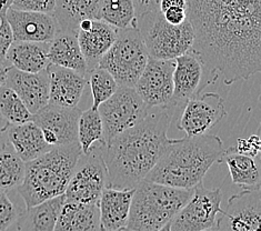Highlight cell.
I'll list each match as a JSON object with an SVG mask.
<instances>
[{
    "label": "cell",
    "mask_w": 261,
    "mask_h": 231,
    "mask_svg": "<svg viewBox=\"0 0 261 231\" xmlns=\"http://www.w3.org/2000/svg\"><path fill=\"white\" fill-rule=\"evenodd\" d=\"M0 115L10 124H20L33 120V114L26 105L7 86L0 88Z\"/></svg>",
    "instance_id": "4dcf8cb0"
},
{
    "label": "cell",
    "mask_w": 261,
    "mask_h": 231,
    "mask_svg": "<svg viewBox=\"0 0 261 231\" xmlns=\"http://www.w3.org/2000/svg\"><path fill=\"white\" fill-rule=\"evenodd\" d=\"M87 80L90 85L92 95L91 108L95 110H97L102 102L108 100L119 88L115 78L100 67L94 68L87 73Z\"/></svg>",
    "instance_id": "1f68e13d"
},
{
    "label": "cell",
    "mask_w": 261,
    "mask_h": 231,
    "mask_svg": "<svg viewBox=\"0 0 261 231\" xmlns=\"http://www.w3.org/2000/svg\"><path fill=\"white\" fill-rule=\"evenodd\" d=\"M120 231H134V230H130V229H128V228H125V229H122V230H120Z\"/></svg>",
    "instance_id": "f6af8a7d"
},
{
    "label": "cell",
    "mask_w": 261,
    "mask_h": 231,
    "mask_svg": "<svg viewBox=\"0 0 261 231\" xmlns=\"http://www.w3.org/2000/svg\"><path fill=\"white\" fill-rule=\"evenodd\" d=\"M222 193L219 188H207L199 183L192 196L170 221V231H201L216 227L221 211Z\"/></svg>",
    "instance_id": "30bf717a"
},
{
    "label": "cell",
    "mask_w": 261,
    "mask_h": 231,
    "mask_svg": "<svg viewBox=\"0 0 261 231\" xmlns=\"http://www.w3.org/2000/svg\"><path fill=\"white\" fill-rule=\"evenodd\" d=\"M157 231H170V222L165 224V226H164L163 228H160V229L157 230Z\"/></svg>",
    "instance_id": "7bdbcfd3"
},
{
    "label": "cell",
    "mask_w": 261,
    "mask_h": 231,
    "mask_svg": "<svg viewBox=\"0 0 261 231\" xmlns=\"http://www.w3.org/2000/svg\"><path fill=\"white\" fill-rule=\"evenodd\" d=\"M231 149L237 153L256 158L261 149L260 137L258 134H253L248 138H239L236 146L231 147Z\"/></svg>",
    "instance_id": "e575fe53"
},
{
    "label": "cell",
    "mask_w": 261,
    "mask_h": 231,
    "mask_svg": "<svg viewBox=\"0 0 261 231\" xmlns=\"http://www.w3.org/2000/svg\"><path fill=\"white\" fill-rule=\"evenodd\" d=\"M137 28L152 59H176L194 46L195 34L190 21L187 19L181 24H171L159 10L137 18Z\"/></svg>",
    "instance_id": "8992f818"
},
{
    "label": "cell",
    "mask_w": 261,
    "mask_h": 231,
    "mask_svg": "<svg viewBox=\"0 0 261 231\" xmlns=\"http://www.w3.org/2000/svg\"><path fill=\"white\" fill-rule=\"evenodd\" d=\"M135 189H115L107 187L99 199L100 231H120L127 228L130 204Z\"/></svg>",
    "instance_id": "ffe728a7"
},
{
    "label": "cell",
    "mask_w": 261,
    "mask_h": 231,
    "mask_svg": "<svg viewBox=\"0 0 261 231\" xmlns=\"http://www.w3.org/2000/svg\"><path fill=\"white\" fill-rule=\"evenodd\" d=\"M0 22H2V19H0Z\"/></svg>",
    "instance_id": "bcb514c9"
},
{
    "label": "cell",
    "mask_w": 261,
    "mask_h": 231,
    "mask_svg": "<svg viewBox=\"0 0 261 231\" xmlns=\"http://www.w3.org/2000/svg\"><path fill=\"white\" fill-rule=\"evenodd\" d=\"M8 122L6 121L4 118L0 115V149H3L4 147L7 146V134H6V131H7V127H8Z\"/></svg>",
    "instance_id": "ab89813d"
},
{
    "label": "cell",
    "mask_w": 261,
    "mask_h": 231,
    "mask_svg": "<svg viewBox=\"0 0 261 231\" xmlns=\"http://www.w3.org/2000/svg\"><path fill=\"white\" fill-rule=\"evenodd\" d=\"M218 162L227 165L232 184L240 186L242 189L260 188V169L254 158L237 153L229 148L223 151Z\"/></svg>",
    "instance_id": "4316f807"
},
{
    "label": "cell",
    "mask_w": 261,
    "mask_h": 231,
    "mask_svg": "<svg viewBox=\"0 0 261 231\" xmlns=\"http://www.w3.org/2000/svg\"><path fill=\"white\" fill-rule=\"evenodd\" d=\"M192 50L230 86L261 70V0H187Z\"/></svg>",
    "instance_id": "6da1fadb"
},
{
    "label": "cell",
    "mask_w": 261,
    "mask_h": 231,
    "mask_svg": "<svg viewBox=\"0 0 261 231\" xmlns=\"http://www.w3.org/2000/svg\"><path fill=\"white\" fill-rule=\"evenodd\" d=\"M223 151L222 140L215 135L172 139L145 179L175 188L194 189Z\"/></svg>",
    "instance_id": "3957f363"
},
{
    "label": "cell",
    "mask_w": 261,
    "mask_h": 231,
    "mask_svg": "<svg viewBox=\"0 0 261 231\" xmlns=\"http://www.w3.org/2000/svg\"><path fill=\"white\" fill-rule=\"evenodd\" d=\"M14 0H0V19L6 17V12L11 7Z\"/></svg>",
    "instance_id": "60d3db41"
},
{
    "label": "cell",
    "mask_w": 261,
    "mask_h": 231,
    "mask_svg": "<svg viewBox=\"0 0 261 231\" xmlns=\"http://www.w3.org/2000/svg\"><path fill=\"white\" fill-rule=\"evenodd\" d=\"M15 203L10 200L7 192L0 189V231H7L19 217Z\"/></svg>",
    "instance_id": "d6a6232c"
},
{
    "label": "cell",
    "mask_w": 261,
    "mask_h": 231,
    "mask_svg": "<svg viewBox=\"0 0 261 231\" xmlns=\"http://www.w3.org/2000/svg\"><path fill=\"white\" fill-rule=\"evenodd\" d=\"M103 127V145L142 120L149 108L133 87H119L98 107Z\"/></svg>",
    "instance_id": "9c48e42d"
},
{
    "label": "cell",
    "mask_w": 261,
    "mask_h": 231,
    "mask_svg": "<svg viewBox=\"0 0 261 231\" xmlns=\"http://www.w3.org/2000/svg\"><path fill=\"white\" fill-rule=\"evenodd\" d=\"M56 7L55 0H14L11 8L22 11L42 12L54 15Z\"/></svg>",
    "instance_id": "836d02e7"
},
{
    "label": "cell",
    "mask_w": 261,
    "mask_h": 231,
    "mask_svg": "<svg viewBox=\"0 0 261 231\" xmlns=\"http://www.w3.org/2000/svg\"><path fill=\"white\" fill-rule=\"evenodd\" d=\"M5 86L17 93L33 115L49 102V73L47 69L33 73L10 67Z\"/></svg>",
    "instance_id": "ac0fdd59"
},
{
    "label": "cell",
    "mask_w": 261,
    "mask_h": 231,
    "mask_svg": "<svg viewBox=\"0 0 261 231\" xmlns=\"http://www.w3.org/2000/svg\"><path fill=\"white\" fill-rule=\"evenodd\" d=\"M6 134L14 151L24 162L38 158L54 148L46 142L41 129L33 120L20 124L9 123Z\"/></svg>",
    "instance_id": "44dd1931"
},
{
    "label": "cell",
    "mask_w": 261,
    "mask_h": 231,
    "mask_svg": "<svg viewBox=\"0 0 261 231\" xmlns=\"http://www.w3.org/2000/svg\"><path fill=\"white\" fill-rule=\"evenodd\" d=\"M54 16L61 30L77 33L80 22L97 19L101 0H55Z\"/></svg>",
    "instance_id": "484cf974"
},
{
    "label": "cell",
    "mask_w": 261,
    "mask_h": 231,
    "mask_svg": "<svg viewBox=\"0 0 261 231\" xmlns=\"http://www.w3.org/2000/svg\"><path fill=\"white\" fill-rule=\"evenodd\" d=\"M14 41L9 23L3 18L0 22V66L9 67L7 64V53L10 45Z\"/></svg>",
    "instance_id": "d590c367"
},
{
    "label": "cell",
    "mask_w": 261,
    "mask_h": 231,
    "mask_svg": "<svg viewBox=\"0 0 261 231\" xmlns=\"http://www.w3.org/2000/svg\"><path fill=\"white\" fill-rule=\"evenodd\" d=\"M201 231H217L216 228H213V229H206V230H201Z\"/></svg>",
    "instance_id": "ee69618b"
},
{
    "label": "cell",
    "mask_w": 261,
    "mask_h": 231,
    "mask_svg": "<svg viewBox=\"0 0 261 231\" xmlns=\"http://www.w3.org/2000/svg\"><path fill=\"white\" fill-rule=\"evenodd\" d=\"M49 64L68 68L87 76L88 69L84 56L80 50L77 33L68 30H59L55 38L49 42Z\"/></svg>",
    "instance_id": "7402d4cb"
},
{
    "label": "cell",
    "mask_w": 261,
    "mask_h": 231,
    "mask_svg": "<svg viewBox=\"0 0 261 231\" xmlns=\"http://www.w3.org/2000/svg\"><path fill=\"white\" fill-rule=\"evenodd\" d=\"M194 189H181L144 179L135 188L127 228L157 231L169 223L192 196Z\"/></svg>",
    "instance_id": "5b68a950"
},
{
    "label": "cell",
    "mask_w": 261,
    "mask_h": 231,
    "mask_svg": "<svg viewBox=\"0 0 261 231\" xmlns=\"http://www.w3.org/2000/svg\"><path fill=\"white\" fill-rule=\"evenodd\" d=\"M218 78L219 74L210 70L200 56L190 49L175 59L172 104L184 107L189 99L200 95L206 87L216 83Z\"/></svg>",
    "instance_id": "8fae6325"
},
{
    "label": "cell",
    "mask_w": 261,
    "mask_h": 231,
    "mask_svg": "<svg viewBox=\"0 0 261 231\" xmlns=\"http://www.w3.org/2000/svg\"><path fill=\"white\" fill-rule=\"evenodd\" d=\"M49 104L61 107H78L84 95L87 76L74 70L49 64Z\"/></svg>",
    "instance_id": "d6986e66"
},
{
    "label": "cell",
    "mask_w": 261,
    "mask_h": 231,
    "mask_svg": "<svg viewBox=\"0 0 261 231\" xmlns=\"http://www.w3.org/2000/svg\"><path fill=\"white\" fill-rule=\"evenodd\" d=\"M117 31L113 26L100 19H89L80 22L77 38L88 72L98 67L103 55L113 46Z\"/></svg>",
    "instance_id": "e0dca14e"
},
{
    "label": "cell",
    "mask_w": 261,
    "mask_h": 231,
    "mask_svg": "<svg viewBox=\"0 0 261 231\" xmlns=\"http://www.w3.org/2000/svg\"><path fill=\"white\" fill-rule=\"evenodd\" d=\"M65 195L26 208L16 221L17 231H54Z\"/></svg>",
    "instance_id": "d4e9b609"
},
{
    "label": "cell",
    "mask_w": 261,
    "mask_h": 231,
    "mask_svg": "<svg viewBox=\"0 0 261 231\" xmlns=\"http://www.w3.org/2000/svg\"><path fill=\"white\" fill-rule=\"evenodd\" d=\"M102 143H95L87 153L80 155L65 191L66 200L98 203L108 186V171L102 158Z\"/></svg>",
    "instance_id": "ba28073f"
},
{
    "label": "cell",
    "mask_w": 261,
    "mask_h": 231,
    "mask_svg": "<svg viewBox=\"0 0 261 231\" xmlns=\"http://www.w3.org/2000/svg\"><path fill=\"white\" fill-rule=\"evenodd\" d=\"M83 110L47 104L33 115V121L38 126L46 142L51 147L68 146L78 142V121Z\"/></svg>",
    "instance_id": "5bb4252c"
},
{
    "label": "cell",
    "mask_w": 261,
    "mask_h": 231,
    "mask_svg": "<svg viewBox=\"0 0 261 231\" xmlns=\"http://www.w3.org/2000/svg\"><path fill=\"white\" fill-rule=\"evenodd\" d=\"M227 116L225 99L216 92L198 95L184 105L177 127L187 137L206 135Z\"/></svg>",
    "instance_id": "7c38bea8"
},
{
    "label": "cell",
    "mask_w": 261,
    "mask_h": 231,
    "mask_svg": "<svg viewBox=\"0 0 261 231\" xmlns=\"http://www.w3.org/2000/svg\"><path fill=\"white\" fill-rule=\"evenodd\" d=\"M176 108L173 105L149 108L144 119L102 145L110 188L135 189L153 169L172 142L167 133Z\"/></svg>",
    "instance_id": "7a4b0ae2"
},
{
    "label": "cell",
    "mask_w": 261,
    "mask_h": 231,
    "mask_svg": "<svg viewBox=\"0 0 261 231\" xmlns=\"http://www.w3.org/2000/svg\"><path fill=\"white\" fill-rule=\"evenodd\" d=\"M170 7L187 8V0H160L159 2L160 12H163Z\"/></svg>",
    "instance_id": "f35d334b"
},
{
    "label": "cell",
    "mask_w": 261,
    "mask_h": 231,
    "mask_svg": "<svg viewBox=\"0 0 261 231\" xmlns=\"http://www.w3.org/2000/svg\"><path fill=\"white\" fill-rule=\"evenodd\" d=\"M10 67H5V66H0V88L5 86L6 84V79H7V72L9 70Z\"/></svg>",
    "instance_id": "b9f144b4"
},
{
    "label": "cell",
    "mask_w": 261,
    "mask_h": 231,
    "mask_svg": "<svg viewBox=\"0 0 261 231\" xmlns=\"http://www.w3.org/2000/svg\"><path fill=\"white\" fill-rule=\"evenodd\" d=\"M26 162L6 146L0 149V189L5 191L17 188L22 183Z\"/></svg>",
    "instance_id": "f1b7e54d"
},
{
    "label": "cell",
    "mask_w": 261,
    "mask_h": 231,
    "mask_svg": "<svg viewBox=\"0 0 261 231\" xmlns=\"http://www.w3.org/2000/svg\"><path fill=\"white\" fill-rule=\"evenodd\" d=\"M49 42L12 41L7 53V64L24 72H39L47 69Z\"/></svg>",
    "instance_id": "cb8c5ba5"
},
{
    "label": "cell",
    "mask_w": 261,
    "mask_h": 231,
    "mask_svg": "<svg viewBox=\"0 0 261 231\" xmlns=\"http://www.w3.org/2000/svg\"><path fill=\"white\" fill-rule=\"evenodd\" d=\"M159 2L160 0H133L136 11V18L148 14V12L158 11Z\"/></svg>",
    "instance_id": "74e56055"
},
{
    "label": "cell",
    "mask_w": 261,
    "mask_h": 231,
    "mask_svg": "<svg viewBox=\"0 0 261 231\" xmlns=\"http://www.w3.org/2000/svg\"><path fill=\"white\" fill-rule=\"evenodd\" d=\"M54 231H100L98 203H80L65 199Z\"/></svg>",
    "instance_id": "603a6c76"
},
{
    "label": "cell",
    "mask_w": 261,
    "mask_h": 231,
    "mask_svg": "<svg viewBox=\"0 0 261 231\" xmlns=\"http://www.w3.org/2000/svg\"><path fill=\"white\" fill-rule=\"evenodd\" d=\"M80 155L82 149L77 142L54 147L38 158L26 162L24 178L17 187L26 208L65 195Z\"/></svg>",
    "instance_id": "277c9868"
},
{
    "label": "cell",
    "mask_w": 261,
    "mask_h": 231,
    "mask_svg": "<svg viewBox=\"0 0 261 231\" xmlns=\"http://www.w3.org/2000/svg\"><path fill=\"white\" fill-rule=\"evenodd\" d=\"M167 22L171 24H181L188 19L187 8L184 7H170L161 12Z\"/></svg>",
    "instance_id": "8d00e7d4"
},
{
    "label": "cell",
    "mask_w": 261,
    "mask_h": 231,
    "mask_svg": "<svg viewBox=\"0 0 261 231\" xmlns=\"http://www.w3.org/2000/svg\"><path fill=\"white\" fill-rule=\"evenodd\" d=\"M97 19L109 23L117 30L137 27L133 0H101Z\"/></svg>",
    "instance_id": "83f0119b"
},
{
    "label": "cell",
    "mask_w": 261,
    "mask_h": 231,
    "mask_svg": "<svg viewBox=\"0 0 261 231\" xmlns=\"http://www.w3.org/2000/svg\"><path fill=\"white\" fill-rule=\"evenodd\" d=\"M78 143L83 153H87L95 143L103 145V127L98 110L82 111L78 121Z\"/></svg>",
    "instance_id": "f546056e"
},
{
    "label": "cell",
    "mask_w": 261,
    "mask_h": 231,
    "mask_svg": "<svg viewBox=\"0 0 261 231\" xmlns=\"http://www.w3.org/2000/svg\"><path fill=\"white\" fill-rule=\"evenodd\" d=\"M149 55L137 27L117 31L116 40L98 67L107 70L119 87H133L144 71Z\"/></svg>",
    "instance_id": "52a82bcc"
},
{
    "label": "cell",
    "mask_w": 261,
    "mask_h": 231,
    "mask_svg": "<svg viewBox=\"0 0 261 231\" xmlns=\"http://www.w3.org/2000/svg\"><path fill=\"white\" fill-rule=\"evenodd\" d=\"M217 217V231H261V193L259 189H242L229 198Z\"/></svg>",
    "instance_id": "4fadbf2b"
},
{
    "label": "cell",
    "mask_w": 261,
    "mask_h": 231,
    "mask_svg": "<svg viewBox=\"0 0 261 231\" xmlns=\"http://www.w3.org/2000/svg\"><path fill=\"white\" fill-rule=\"evenodd\" d=\"M5 18L15 41L50 42L60 30L56 17L42 12L16 10L10 7Z\"/></svg>",
    "instance_id": "2e32d148"
},
{
    "label": "cell",
    "mask_w": 261,
    "mask_h": 231,
    "mask_svg": "<svg viewBox=\"0 0 261 231\" xmlns=\"http://www.w3.org/2000/svg\"><path fill=\"white\" fill-rule=\"evenodd\" d=\"M173 69L175 59L158 60L149 57L144 71L135 85L137 93L148 108L173 105Z\"/></svg>",
    "instance_id": "9a60e30c"
}]
</instances>
